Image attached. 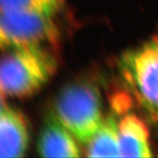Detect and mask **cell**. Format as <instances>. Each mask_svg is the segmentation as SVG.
Instances as JSON below:
<instances>
[{
  "mask_svg": "<svg viewBox=\"0 0 158 158\" xmlns=\"http://www.w3.org/2000/svg\"><path fill=\"white\" fill-rule=\"evenodd\" d=\"M6 49L0 67V86L4 96H31L56 70V57L51 47H14Z\"/></svg>",
  "mask_w": 158,
  "mask_h": 158,
  "instance_id": "1",
  "label": "cell"
},
{
  "mask_svg": "<svg viewBox=\"0 0 158 158\" xmlns=\"http://www.w3.org/2000/svg\"><path fill=\"white\" fill-rule=\"evenodd\" d=\"M56 118L79 141L88 143L104 120L99 91L88 81L64 87L56 102Z\"/></svg>",
  "mask_w": 158,
  "mask_h": 158,
  "instance_id": "2",
  "label": "cell"
},
{
  "mask_svg": "<svg viewBox=\"0 0 158 158\" xmlns=\"http://www.w3.org/2000/svg\"><path fill=\"white\" fill-rule=\"evenodd\" d=\"M120 71L137 101L158 122V44L151 42L126 53Z\"/></svg>",
  "mask_w": 158,
  "mask_h": 158,
  "instance_id": "3",
  "label": "cell"
},
{
  "mask_svg": "<svg viewBox=\"0 0 158 158\" xmlns=\"http://www.w3.org/2000/svg\"><path fill=\"white\" fill-rule=\"evenodd\" d=\"M55 15L32 11H3L0 42L3 49L14 47H56L60 31Z\"/></svg>",
  "mask_w": 158,
  "mask_h": 158,
  "instance_id": "4",
  "label": "cell"
},
{
  "mask_svg": "<svg viewBox=\"0 0 158 158\" xmlns=\"http://www.w3.org/2000/svg\"><path fill=\"white\" fill-rule=\"evenodd\" d=\"M27 121L17 109L6 105L2 97L0 113V157H21L28 145Z\"/></svg>",
  "mask_w": 158,
  "mask_h": 158,
  "instance_id": "5",
  "label": "cell"
},
{
  "mask_svg": "<svg viewBox=\"0 0 158 158\" xmlns=\"http://www.w3.org/2000/svg\"><path fill=\"white\" fill-rule=\"evenodd\" d=\"M75 136L58 120L47 119L38 141V152L43 157H78L80 150Z\"/></svg>",
  "mask_w": 158,
  "mask_h": 158,
  "instance_id": "6",
  "label": "cell"
},
{
  "mask_svg": "<svg viewBox=\"0 0 158 158\" xmlns=\"http://www.w3.org/2000/svg\"><path fill=\"white\" fill-rule=\"evenodd\" d=\"M121 157H151L146 124L135 114L126 115L118 124Z\"/></svg>",
  "mask_w": 158,
  "mask_h": 158,
  "instance_id": "7",
  "label": "cell"
},
{
  "mask_svg": "<svg viewBox=\"0 0 158 158\" xmlns=\"http://www.w3.org/2000/svg\"><path fill=\"white\" fill-rule=\"evenodd\" d=\"M86 156L89 157L120 156L118 124L113 116L104 118L96 135L87 143Z\"/></svg>",
  "mask_w": 158,
  "mask_h": 158,
  "instance_id": "8",
  "label": "cell"
},
{
  "mask_svg": "<svg viewBox=\"0 0 158 158\" xmlns=\"http://www.w3.org/2000/svg\"><path fill=\"white\" fill-rule=\"evenodd\" d=\"M65 0H0L3 11H32L56 15Z\"/></svg>",
  "mask_w": 158,
  "mask_h": 158,
  "instance_id": "9",
  "label": "cell"
},
{
  "mask_svg": "<svg viewBox=\"0 0 158 158\" xmlns=\"http://www.w3.org/2000/svg\"><path fill=\"white\" fill-rule=\"evenodd\" d=\"M154 40H155V41H156V42L158 44V36L156 38V39H154Z\"/></svg>",
  "mask_w": 158,
  "mask_h": 158,
  "instance_id": "10",
  "label": "cell"
}]
</instances>
